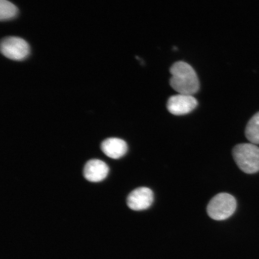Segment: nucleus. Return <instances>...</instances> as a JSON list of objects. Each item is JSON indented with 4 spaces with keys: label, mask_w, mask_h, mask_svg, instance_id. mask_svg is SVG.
Returning a JSON list of instances; mask_svg holds the SVG:
<instances>
[{
    "label": "nucleus",
    "mask_w": 259,
    "mask_h": 259,
    "mask_svg": "<svg viewBox=\"0 0 259 259\" xmlns=\"http://www.w3.org/2000/svg\"><path fill=\"white\" fill-rule=\"evenodd\" d=\"M170 84L179 94L192 95L198 92L200 83L195 70L190 64L178 61L170 67Z\"/></svg>",
    "instance_id": "nucleus-1"
},
{
    "label": "nucleus",
    "mask_w": 259,
    "mask_h": 259,
    "mask_svg": "<svg viewBox=\"0 0 259 259\" xmlns=\"http://www.w3.org/2000/svg\"><path fill=\"white\" fill-rule=\"evenodd\" d=\"M233 157L242 171L252 174L259 171V148L251 143L236 145L232 150Z\"/></svg>",
    "instance_id": "nucleus-2"
},
{
    "label": "nucleus",
    "mask_w": 259,
    "mask_h": 259,
    "mask_svg": "<svg viewBox=\"0 0 259 259\" xmlns=\"http://www.w3.org/2000/svg\"><path fill=\"white\" fill-rule=\"evenodd\" d=\"M236 205V200L231 194L219 193L210 200L207 206V212L210 218L221 221L234 214Z\"/></svg>",
    "instance_id": "nucleus-3"
},
{
    "label": "nucleus",
    "mask_w": 259,
    "mask_h": 259,
    "mask_svg": "<svg viewBox=\"0 0 259 259\" xmlns=\"http://www.w3.org/2000/svg\"><path fill=\"white\" fill-rule=\"evenodd\" d=\"M2 53L6 58L14 61H23L30 53V48L23 38L9 36L1 41Z\"/></svg>",
    "instance_id": "nucleus-4"
},
{
    "label": "nucleus",
    "mask_w": 259,
    "mask_h": 259,
    "mask_svg": "<svg viewBox=\"0 0 259 259\" xmlns=\"http://www.w3.org/2000/svg\"><path fill=\"white\" fill-rule=\"evenodd\" d=\"M197 105L198 102L193 96L178 94L168 100L167 108L171 114L183 115L192 112Z\"/></svg>",
    "instance_id": "nucleus-5"
},
{
    "label": "nucleus",
    "mask_w": 259,
    "mask_h": 259,
    "mask_svg": "<svg viewBox=\"0 0 259 259\" xmlns=\"http://www.w3.org/2000/svg\"><path fill=\"white\" fill-rule=\"evenodd\" d=\"M154 201L153 191L147 187H139L129 194L127 204L129 208L134 210L147 209Z\"/></svg>",
    "instance_id": "nucleus-6"
},
{
    "label": "nucleus",
    "mask_w": 259,
    "mask_h": 259,
    "mask_svg": "<svg viewBox=\"0 0 259 259\" xmlns=\"http://www.w3.org/2000/svg\"><path fill=\"white\" fill-rule=\"evenodd\" d=\"M109 167L104 161L92 159L87 162L84 166V178L90 182H100L105 179L109 173Z\"/></svg>",
    "instance_id": "nucleus-7"
},
{
    "label": "nucleus",
    "mask_w": 259,
    "mask_h": 259,
    "mask_svg": "<svg viewBox=\"0 0 259 259\" xmlns=\"http://www.w3.org/2000/svg\"><path fill=\"white\" fill-rule=\"evenodd\" d=\"M127 145L121 139L111 138L105 139L101 144V150L107 156L118 159L127 151Z\"/></svg>",
    "instance_id": "nucleus-8"
},
{
    "label": "nucleus",
    "mask_w": 259,
    "mask_h": 259,
    "mask_svg": "<svg viewBox=\"0 0 259 259\" xmlns=\"http://www.w3.org/2000/svg\"><path fill=\"white\" fill-rule=\"evenodd\" d=\"M245 135L251 144H259V112L252 116L248 122Z\"/></svg>",
    "instance_id": "nucleus-9"
},
{
    "label": "nucleus",
    "mask_w": 259,
    "mask_h": 259,
    "mask_svg": "<svg viewBox=\"0 0 259 259\" xmlns=\"http://www.w3.org/2000/svg\"><path fill=\"white\" fill-rule=\"evenodd\" d=\"M19 10L8 0H0V19L6 21L14 19L18 15Z\"/></svg>",
    "instance_id": "nucleus-10"
}]
</instances>
